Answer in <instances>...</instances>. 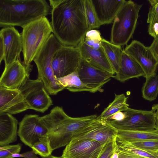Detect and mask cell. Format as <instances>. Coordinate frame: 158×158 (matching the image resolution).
Listing matches in <instances>:
<instances>
[{
	"label": "cell",
	"mask_w": 158,
	"mask_h": 158,
	"mask_svg": "<svg viewBox=\"0 0 158 158\" xmlns=\"http://www.w3.org/2000/svg\"><path fill=\"white\" fill-rule=\"evenodd\" d=\"M117 158H145L117 145L115 149Z\"/></svg>",
	"instance_id": "cell-33"
},
{
	"label": "cell",
	"mask_w": 158,
	"mask_h": 158,
	"mask_svg": "<svg viewBox=\"0 0 158 158\" xmlns=\"http://www.w3.org/2000/svg\"><path fill=\"white\" fill-rule=\"evenodd\" d=\"M102 40L100 31L94 29L89 30L84 39L85 43L87 45L95 49L102 47Z\"/></svg>",
	"instance_id": "cell-29"
},
{
	"label": "cell",
	"mask_w": 158,
	"mask_h": 158,
	"mask_svg": "<svg viewBox=\"0 0 158 158\" xmlns=\"http://www.w3.org/2000/svg\"><path fill=\"white\" fill-rule=\"evenodd\" d=\"M32 66L26 65L20 59L5 67L0 79V86L9 89H19L29 79Z\"/></svg>",
	"instance_id": "cell-13"
},
{
	"label": "cell",
	"mask_w": 158,
	"mask_h": 158,
	"mask_svg": "<svg viewBox=\"0 0 158 158\" xmlns=\"http://www.w3.org/2000/svg\"><path fill=\"white\" fill-rule=\"evenodd\" d=\"M85 15L89 30L98 28L100 26L94 10L91 0H84Z\"/></svg>",
	"instance_id": "cell-28"
},
{
	"label": "cell",
	"mask_w": 158,
	"mask_h": 158,
	"mask_svg": "<svg viewBox=\"0 0 158 158\" xmlns=\"http://www.w3.org/2000/svg\"><path fill=\"white\" fill-rule=\"evenodd\" d=\"M102 44L115 74L118 73L121 56L123 50L121 46L113 44L104 39H102Z\"/></svg>",
	"instance_id": "cell-24"
},
{
	"label": "cell",
	"mask_w": 158,
	"mask_h": 158,
	"mask_svg": "<svg viewBox=\"0 0 158 158\" xmlns=\"http://www.w3.org/2000/svg\"><path fill=\"white\" fill-rule=\"evenodd\" d=\"M52 33L62 45L77 47L89 30L84 0H49Z\"/></svg>",
	"instance_id": "cell-1"
},
{
	"label": "cell",
	"mask_w": 158,
	"mask_h": 158,
	"mask_svg": "<svg viewBox=\"0 0 158 158\" xmlns=\"http://www.w3.org/2000/svg\"><path fill=\"white\" fill-rule=\"evenodd\" d=\"M29 109L19 89H9L0 86V114H15Z\"/></svg>",
	"instance_id": "cell-17"
},
{
	"label": "cell",
	"mask_w": 158,
	"mask_h": 158,
	"mask_svg": "<svg viewBox=\"0 0 158 158\" xmlns=\"http://www.w3.org/2000/svg\"><path fill=\"white\" fill-rule=\"evenodd\" d=\"M4 56V48L2 38L0 36V63L3 60Z\"/></svg>",
	"instance_id": "cell-38"
},
{
	"label": "cell",
	"mask_w": 158,
	"mask_h": 158,
	"mask_svg": "<svg viewBox=\"0 0 158 158\" xmlns=\"http://www.w3.org/2000/svg\"><path fill=\"white\" fill-rule=\"evenodd\" d=\"M81 59L78 46L62 45L54 53L52 58V69L56 78L77 71Z\"/></svg>",
	"instance_id": "cell-9"
},
{
	"label": "cell",
	"mask_w": 158,
	"mask_h": 158,
	"mask_svg": "<svg viewBox=\"0 0 158 158\" xmlns=\"http://www.w3.org/2000/svg\"><path fill=\"white\" fill-rule=\"evenodd\" d=\"M142 92L143 98L146 100L152 101L156 98L158 94V74L146 79Z\"/></svg>",
	"instance_id": "cell-26"
},
{
	"label": "cell",
	"mask_w": 158,
	"mask_h": 158,
	"mask_svg": "<svg viewBox=\"0 0 158 158\" xmlns=\"http://www.w3.org/2000/svg\"><path fill=\"white\" fill-rule=\"evenodd\" d=\"M22 157L24 158H39L33 150L21 154Z\"/></svg>",
	"instance_id": "cell-37"
},
{
	"label": "cell",
	"mask_w": 158,
	"mask_h": 158,
	"mask_svg": "<svg viewBox=\"0 0 158 158\" xmlns=\"http://www.w3.org/2000/svg\"><path fill=\"white\" fill-rule=\"evenodd\" d=\"M77 72L81 81L88 87L98 91L115 75L96 67L81 59Z\"/></svg>",
	"instance_id": "cell-15"
},
{
	"label": "cell",
	"mask_w": 158,
	"mask_h": 158,
	"mask_svg": "<svg viewBox=\"0 0 158 158\" xmlns=\"http://www.w3.org/2000/svg\"><path fill=\"white\" fill-rule=\"evenodd\" d=\"M21 33L23 44V62L27 65L31 63L53 32L51 22L43 17L22 27Z\"/></svg>",
	"instance_id": "cell-5"
},
{
	"label": "cell",
	"mask_w": 158,
	"mask_h": 158,
	"mask_svg": "<svg viewBox=\"0 0 158 158\" xmlns=\"http://www.w3.org/2000/svg\"><path fill=\"white\" fill-rule=\"evenodd\" d=\"M127 98L124 94H115L113 101L104 110L101 115L98 116V118L102 120L108 121L115 113L126 110L129 106L127 103Z\"/></svg>",
	"instance_id": "cell-25"
},
{
	"label": "cell",
	"mask_w": 158,
	"mask_h": 158,
	"mask_svg": "<svg viewBox=\"0 0 158 158\" xmlns=\"http://www.w3.org/2000/svg\"><path fill=\"white\" fill-rule=\"evenodd\" d=\"M142 6L131 0L126 1L114 20L111 43L121 46L127 44L136 28Z\"/></svg>",
	"instance_id": "cell-6"
},
{
	"label": "cell",
	"mask_w": 158,
	"mask_h": 158,
	"mask_svg": "<svg viewBox=\"0 0 158 158\" xmlns=\"http://www.w3.org/2000/svg\"><path fill=\"white\" fill-rule=\"evenodd\" d=\"M123 112L126 117L123 120L109 121L118 130L149 131L156 129L155 113L152 110L146 111L128 107Z\"/></svg>",
	"instance_id": "cell-7"
},
{
	"label": "cell",
	"mask_w": 158,
	"mask_h": 158,
	"mask_svg": "<svg viewBox=\"0 0 158 158\" xmlns=\"http://www.w3.org/2000/svg\"><path fill=\"white\" fill-rule=\"evenodd\" d=\"M84 39L77 46L81 58L96 67L115 75L103 47L98 49L93 48L85 43Z\"/></svg>",
	"instance_id": "cell-18"
},
{
	"label": "cell",
	"mask_w": 158,
	"mask_h": 158,
	"mask_svg": "<svg viewBox=\"0 0 158 158\" xmlns=\"http://www.w3.org/2000/svg\"><path fill=\"white\" fill-rule=\"evenodd\" d=\"M21 147L22 145L19 143L0 146V158H12V156L14 154L20 153Z\"/></svg>",
	"instance_id": "cell-32"
},
{
	"label": "cell",
	"mask_w": 158,
	"mask_h": 158,
	"mask_svg": "<svg viewBox=\"0 0 158 158\" xmlns=\"http://www.w3.org/2000/svg\"><path fill=\"white\" fill-rule=\"evenodd\" d=\"M62 158L61 157V156L60 157H57V156H54L51 155V156H48L47 158Z\"/></svg>",
	"instance_id": "cell-40"
},
{
	"label": "cell",
	"mask_w": 158,
	"mask_h": 158,
	"mask_svg": "<svg viewBox=\"0 0 158 158\" xmlns=\"http://www.w3.org/2000/svg\"><path fill=\"white\" fill-rule=\"evenodd\" d=\"M126 117V115L123 111L117 112L111 116L108 121L114 120L120 121L124 119Z\"/></svg>",
	"instance_id": "cell-36"
},
{
	"label": "cell",
	"mask_w": 158,
	"mask_h": 158,
	"mask_svg": "<svg viewBox=\"0 0 158 158\" xmlns=\"http://www.w3.org/2000/svg\"><path fill=\"white\" fill-rule=\"evenodd\" d=\"M19 89L29 109L44 113L53 105L43 83L38 78L29 79Z\"/></svg>",
	"instance_id": "cell-8"
},
{
	"label": "cell",
	"mask_w": 158,
	"mask_h": 158,
	"mask_svg": "<svg viewBox=\"0 0 158 158\" xmlns=\"http://www.w3.org/2000/svg\"><path fill=\"white\" fill-rule=\"evenodd\" d=\"M151 6L148 15L147 22L149 23L148 27V32L151 36L153 27L156 23H158V0L148 1Z\"/></svg>",
	"instance_id": "cell-30"
},
{
	"label": "cell",
	"mask_w": 158,
	"mask_h": 158,
	"mask_svg": "<svg viewBox=\"0 0 158 158\" xmlns=\"http://www.w3.org/2000/svg\"><path fill=\"white\" fill-rule=\"evenodd\" d=\"M152 110L155 113L156 129L158 130V104L153 105Z\"/></svg>",
	"instance_id": "cell-39"
},
{
	"label": "cell",
	"mask_w": 158,
	"mask_h": 158,
	"mask_svg": "<svg viewBox=\"0 0 158 158\" xmlns=\"http://www.w3.org/2000/svg\"><path fill=\"white\" fill-rule=\"evenodd\" d=\"M123 51L138 63L144 72L146 79L156 75L158 60L149 47L138 41L133 40Z\"/></svg>",
	"instance_id": "cell-11"
},
{
	"label": "cell",
	"mask_w": 158,
	"mask_h": 158,
	"mask_svg": "<svg viewBox=\"0 0 158 158\" xmlns=\"http://www.w3.org/2000/svg\"><path fill=\"white\" fill-rule=\"evenodd\" d=\"M156 154L158 156V153H157Z\"/></svg>",
	"instance_id": "cell-41"
},
{
	"label": "cell",
	"mask_w": 158,
	"mask_h": 158,
	"mask_svg": "<svg viewBox=\"0 0 158 158\" xmlns=\"http://www.w3.org/2000/svg\"><path fill=\"white\" fill-rule=\"evenodd\" d=\"M98 117L94 114L72 117L65 113L62 107L56 106L49 114L40 117V120L48 130L47 136L53 151L67 145L78 131Z\"/></svg>",
	"instance_id": "cell-2"
},
{
	"label": "cell",
	"mask_w": 158,
	"mask_h": 158,
	"mask_svg": "<svg viewBox=\"0 0 158 158\" xmlns=\"http://www.w3.org/2000/svg\"><path fill=\"white\" fill-rule=\"evenodd\" d=\"M19 125L18 135L20 139L31 148L36 142L47 135L48 130L37 114L25 115Z\"/></svg>",
	"instance_id": "cell-12"
},
{
	"label": "cell",
	"mask_w": 158,
	"mask_h": 158,
	"mask_svg": "<svg viewBox=\"0 0 158 158\" xmlns=\"http://www.w3.org/2000/svg\"><path fill=\"white\" fill-rule=\"evenodd\" d=\"M4 48L3 60L6 67L17 59H20L23 52V44L21 34L13 27L2 28L0 31Z\"/></svg>",
	"instance_id": "cell-16"
},
{
	"label": "cell",
	"mask_w": 158,
	"mask_h": 158,
	"mask_svg": "<svg viewBox=\"0 0 158 158\" xmlns=\"http://www.w3.org/2000/svg\"><path fill=\"white\" fill-rule=\"evenodd\" d=\"M62 45L55 36L51 34L33 60L37 69V78L42 82L51 95H56L65 89L58 82L52 67L54 55Z\"/></svg>",
	"instance_id": "cell-4"
},
{
	"label": "cell",
	"mask_w": 158,
	"mask_h": 158,
	"mask_svg": "<svg viewBox=\"0 0 158 158\" xmlns=\"http://www.w3.org/2000/svg\"><path fill=\"white\" fill-rule=\"evenodd\" d=\"M18 120L11 114H0V146L15 142L17 139Z\"/></svg>",
	"instance_id": "cell-21"
},
{
	"label": "cell",
	"mask_w": 158,
	"mask_h": 158,
	"mask_svg": "<svg viewBox=\"0 0 158 158\" xmlns=\"http://www.w3.org/2000/svg\"><path fill=\"white\" fill-rule=\"evenodd\" d=\"M31 148L37 155L45 158L51 156L53 151L51 147L49 140L47 135L36 142Z\"/></svg>",
	"instance_id": "cell-27"
},
{
	"label": "cell",
	"mask_w": 158,
	"mask_h": 158,
	"mask_svg": "<svg viewBox=\"0 0 158 158\" xmlns=\"http://www.w3.org/2000/svg\"><path fill=\"white\" fill-rule=\"evenodd\" d=\"M105 145L89 139L72 140L66 146L61 157L62 158H98Z\"/></svg>",
	"instance_id": "cell-14"
},
{
	"label": "cell",
	"mask_w": 158,
	"mask_h": 158,
	"mask_svg": "<svg viewBox=\"0 0 158 158\" xmlns=\"http://www.w3.org/2000/svg\"><path fill=\"white\" fill-rule=\"evenodd\" d=\"M149 47L158 60V35L154 38V40Z\"/></svg>",
	"instance_id": "cell-35"
},
{
	"label": "cell",
	"mask_w": 158,
	"mask_h": 158,
	"mask_svg": "<svg viewBox=\"0 0 158 158\" xmlns=\"http://www.w3.org/2000/svg\"><path fill=\"white\" fill-rule=\"evenodd\" d=\"M57 78L65 89L72 92L86 91L94 93L98 91L84 84L80 80L77 71L65 77Z\"/></svg>",
	"instance_id": "cell-23"
},
{
	"label": "cell",
	"mask_w": 158,
	"mask_h": 158,
	"mask_svg": "<svg viewBox=\"0 0 158 158\" xmlns=\"http://www.w3.org/2000/svg\"><path fill=\"white\" fill-rule=\"evenodd\" d=\"M117 138L127 142L158 140V130L131 131L118 130Z\"/></svg>",
	"instance_id": "cell-22"
},
{
	"label": "cell",
	"mask_w": 158,
	"mask_h": 158,
	"mask_svg": "<svg viewBox=\"0 0 158 158\" xmlns=\"http://www.w3.org/2000/svg\"><path fill=\"white\" fill-rule=\"evenodd\" d=\"M118 130L109 121L98 118L81 130L74 135L72 140L89 139L105 145L116 140Z\"/></svg>",
	"instance_id": "cell-10"
},
{
	"label": "cell",
	"mask_w": 158,
	"mask_h": 158,
	"mask_svg": "<svg viewBox=\"0 0 158 158\" xmlns=\"http://www.w3.org/2000/svg\"><path fill=\"white\" fill-rule=\"evenodd\" d=\"M116 146V140L106 144L98 158H110Z\"/></svg>",
	"instance_id": "cell-34"
},
{
	"label": "cell",
	"mask_w": 158,
	"mask_h": 158,
	"mask_svg": "<svg viewBox=\"0 0 158 158\" xmlns=\"http://www.w3.org/2000/svg\"><path fill=\"white\" fill-rule=\"evenodd\" d=\"M144 76V72L138 63L123 51L119 72L115 74L113 78L123 82L132 78Z\"/></svg>",
	"instance_id": "cell-20"
},
{
	"label": "cell",
	"mask_w": 158,
	"mask_h": 158,
	"mask_svg": "<svg viewBox=\"0 0 158 158\" xmlns=\"http://www.w3.org/2000/svg\"><path fill=\"white\" fill-rule=\"evenodd\" d=\"M127 143L135 148L149 152L152 153H158V140L135 141Z\"/></svg>",
	"instance_id": "cell-31"
},
{
	"label": "cell",
	"mask_w": 158,
	"mask_h": 158,
	"mask_svg": "<svg viewBox=\"0 0 158 158\" xmlns=\"http://www.w3.org/2000/svg\"><path fill=\"white\" fill-rule=\"evenodd\" d=\"M51 11L45 0H0V26L22 27Z\"/></svg>",
	"instance_id": "cell-3"
},
{
	"label": "cell",
	"mask_w": 158,
	"mask_h": 158,
	"mask_svg": "<svg viewBox=\"0 0 158 158\" xmlns=\"http://www.w3.org/2000/svg\"><path fill=\"white\" fill-rule=\"evenodd\" d=\"M100 26L110 23L126 1L125 0H91Z\"/></svg>",
	"instance_id": "cell-19"
}]
</instances>
